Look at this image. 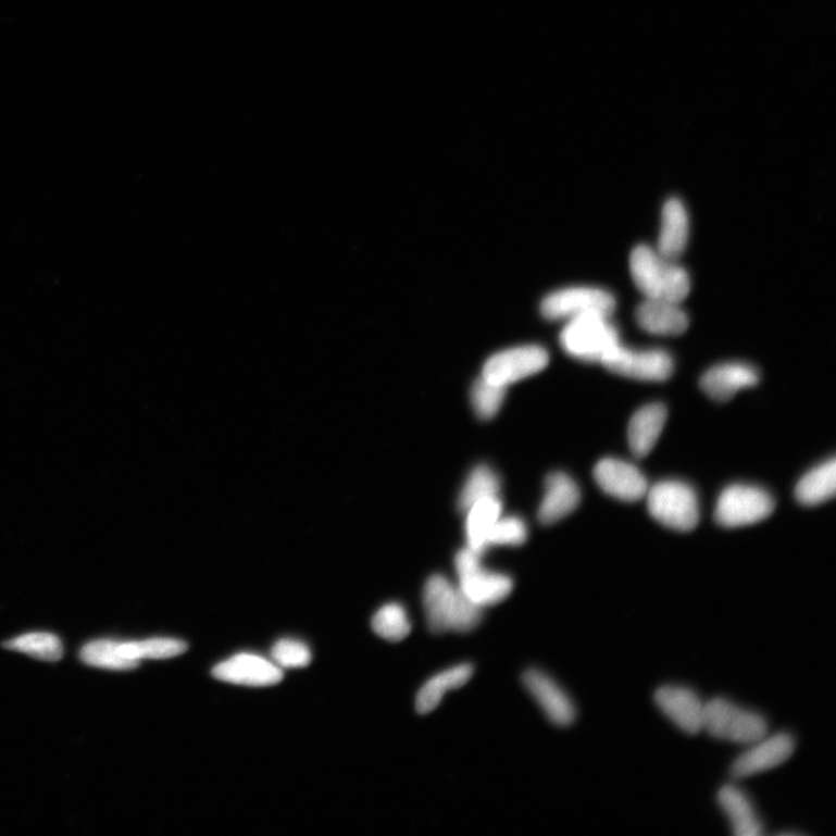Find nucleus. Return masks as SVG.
<instances>
[{
  "label": "nucleus",
  "mask_w": 836,
  "mask_h": 836,
  "mask_svg": "<svg viewBox=\"0 0 836 836\" xmlns=\"http://www.w3.org/2000/svg\"><path fill=\"white\" fill-rule=\"evenodd\" d=\"M549 362V352L538 346L508 349L489 358L484 366L483 377L508 388L541 372Z\"/></svg>",
  "instance_id": "nucleus-10"
},
{
  "label": "nucleus",
  "mask_w": 836,
  "mask_h": 836,
  "mask_svg": "<svg viewBox=\"0 0 836 836\" xmlns=\"http://www.w3.org/2000/svg\"><path fill=\"white\" fill-rule=\"evenodd\" d=\"M835 490L836 462L831 458L801 477L795 495L799 503L813 507L834 498Z\"/></svg>",
  "instance_id": "nucleus-24"
},
{
  "label": "nucleus",
  "mask_w": 836,
  "mask_h": 836,
  "mask_svg": "<svg viewBox=\"0 0 836 836\" xmlns=\"http://www.w3.org/2000/svg\"><path fill=\"white\" fill-rule=\"evenodd\" d=\"M501 479L497 472L487 465L476 466L459 494V509L465 513L476 502L500 497Z\"/></svg>",
  "instance_id": "nucleus-26"
},
{
  "label": "nucleus",
  "mask_w": 836,
  "mask_h": 836,
  "mask_svg": "<svg viewBox=\"0 0 836 836\" xmlns=\"http://www.w3.org/2000/svg\"><path fill=\"white\" fill-rule=\"evenodd\" d=\"M616 305V298L603 288L575 286L559 289L546 297L540 311L548 320L567 322L589 314L612 316Z\"/></svg>",
  "instance_id": "nucleus-7"
},
{
  "label": "nucleus",
  "mask_w": 836,
  "mask_h": 836,
  "mask_svg": "<svg viewBox=\"0 0 836 836\" xmlns=\"http://www.w3.org/2000/svg\"><path fill=\"white\" fill-rule=\"evenodd\" d=\"M80 660L92 667L109 671H133L140 663L129 660L124 651L122 641L100 639L85 645L80 651Z\"/></svg>",
  "instance_id": "nucleus-25"
},
{
  "label": "nucleus",
  "mask_w": 836,
  "mask_h": 836,
  "mask_svg": "<svg viewBox=\"0 0 836 836\" xmlns=\"http://www.w3.org/2000/svg\"><path fill=\"white\" fill-rule=\"evenodd\" d=\"M483 557L466 546L457 553L454 565L458 587L473 603L484 609L503 602L513 591L514 583L503 573L486 570Z\"/></svg>",
  "instance_id": "nucleus-5"
},
{
  "label": "nucleus",
  "mask_w": 836,
  "mask_h": 836,
  "mask_svg": "<svg viewBox=\"0 0 836 836\" xmlns=\"http://www.w3.org/2000/svg\"><path fill=\"white\" fill-rule=\"evenodd\" d=\"M4 647L48 662H57L63 657V645L60 638L48 633L26 634L7 641Z\"/></svg>",
  "instance_id": "nucleus-27"
},
{
  "label": "nucleus",
  "mask_w": 836,
  "mask_h": 836,
  "mask_svg": "<svg viewBox=\"0 0 836 836\" xmlns=\"http://www.w3.org/2000/svg\"><path fill=\"white\" fill-rule=\"evenodd\" d=\"M759 380V371L753 365L729 362L708 370L701 379V388L714 401L725 402L738 391L756 386Z\"/></svg>",
  "instance_id": "nucleus-16"
},
{
  "label": "nucleus",
  "mask_w": 836,
  "mask_h": 836,
  "mask_svg": "<svg viewBox=\"0 0 836 836\" xmlns=\"http://www.w3.org/2000/svg\"><path fill=\"white\" fill-rule=\"evenodd\" d=\"M523 684L554 725L570 726L575 721L572 699L550 676L531 670L524 673Z\"/></svg>",
  "instance_id": "nucleus-15"
},
{
  "label": "nucleus",
  "mask_w": 836,
  "mask_h": 836,
  "mask_svg": "<svg viewBox=\"0 0 836 836\" xmlns=\"http://www.w3.org/2000/svg\"><path fill=\"white\" fill-rule=\"evenodd\" d=\"M507 388L483 377L471 390V402L477 417L491 420L498 415L506 399Z\"/></svg>",
  "instance_id": "nucleus-30"
},
{
  "label": "nucleus",
  "mask_w": 836,
  "mask_h": 836,
  "mask_svg": "<svg viewBox=\"0 0 836 836\" xmlns=\"http://www.w3.org/2000/svg\"><path fill=\"white\" fill-rule=\"evenodd\" d=\"M594 476L597 485L611 498L623 502H637L646 497V477L635 465L615 458H606L596 465Z\"/></svg>",
  "instance_id": "nucleus-12"
},
{
  "label": "nucleus",
  "mask_w": 836,
  "mask_h": 836,
  "mask_svg": "<svg viewBox=\"0 0 836 836\" xmlns=\"http://www.w3.org/2000/svg\"><path fill=\"white\" fill-rule=\"evenodd\" d=\"M667 416V408L661 403L640 408L628 423L627 440L631 452L637 458L650 454L662 435Z\"/></svg>",
  "instance_id": "nucleus-20"
},
{
  "label": "nucleus",
  "mask_w": 836,
  "mask_h": 836,
  "mask_svg": "<svg viewBox=\"0 0 836 836\" xmlns=\"http://www.w3.org/2000/svg\"><path fill=\"white\" fill-rule=\"evenodd\" d=\"M645 498L652 517L673 531L688 533L699 522L698 498L686 483L660 482L648 488Z\"/></svg>",
  "instance_id": "nucleus-6"
},
{
  "label": "nucleus",
  "mask_w": 836,
  "mask_h": 836,
  "mask_svg": "<svg viewBox=\"0 0 836 836\" xmlns=\"http://www.w3.org/2000/svg\"><path fill=\"white\" fill-rule=\"evenodd\" d=\"M502 509L501 498L495 497L476 502L465 511V533L469 548L485 554L488 550V535L495 522L502 516Z\"/></svg>",
  "instance_id": "nucleus-22"
},
{
  "label": "nucleus",
  "mask_w": 836,
  "mask_h": 836,
  "mask_svg": "<svg viewBox=\"0 0 836 836\" xmlns=\"http://www.w3.org/2000/svg\"><path fill=\"white\" fill-rule=\"evenodd\" d=\"M654 702L669 719L688 735L703 729L704 706L702 699L690 688L662 686L654 694Z\"/></svg>",
  "instance_id": "nucleus-13"
},
{
  "label": "nucleus",
  "mask_w": 836,
  "mask_h": 836,
  "mask_svg": "<svg viewBox=\"0 0 836 836\" xmlns=\"http://www.w3.org/2000/svg\"><path fill=\"white\" fill-rule=\"evenodd\" d=\"M272 658L283 669H304L312 661L310 647L305 644L292 640H279L272 648Z\"/></svg>",
  "instance_id": "nucleus-32"
},
{
  "label": "nucleus",
  "mask_w": 836,
  "mask_h": 836,
  "mask_svg": "<svg viewBox=\"0 0 836 836\" xmlns=\"http://www.w3.org/2000/svg\"><path fill=\"white\" fill-rule=\"evenodd\" d=\"M703 729L715 739L753 745L766 736L768 723L760 713L716 697L704 706Z\"/></svg>",
  "instance_id": "nucleus-4"
},
{
  "label": "nucleus",
  "mask_w": 836,
  "mask_h": 836,
  "mask_svg": "<svg viewBox=\"0 0 836 836\" xmlns=\"http://www.w3.org/2000/svg\"><path fill=\"white\" fill-rule=\"evenodd\" d=\"M796 740L790 733L781 732L775 736L754 743L732 763V778L740 779L773 770L786 762L795 752Z\"/></svg>",
  "instance_id": "nucleus-11"
},
{
  "label": "nucleus",
  "mask_w": 836,
  "mask_h": 836,
  "mask_svg": "<svg viewBox=\"0 0 836 836\" xmlns=\"http://www.w3.org/2000/svg\"><path fill=\"white\" fill-rule=\"evenodd\" d=\"M125 656L140 663L145 659H170L186 652L187 645L172 638H151L142 641H122Z\"/></svg>",
  "instance_id": "nucleus-28"
},
{
  "label": "nucleus",
  "mask_w": 836,
  "mask_h": 836,
  "mask_svg": "<svg viewBox=\"0 0 836 836\" xmlns=\"http://www.w3.org/2000/svg\"><path fill=\"white\" fill-rule=\"evenodd\" d=\"M423 607L432 633H471L483 620V608L442 575H433L423 590Z\"/></svg>",
  "instance_id": "nucleus-1"
},
{
  "label": "nucleus",
  "mask_w": 836,
  "mask_h": 836,
  "mask_svg": "<svg viewBox=\"0 0 836 836\" xmlns=\"http://www.w3.org/2000/svg\"><path fill=\"white\" fill-rule=\"evenodd\" d=\"M690 235L689 214L678 198L664 202L657 250L665 259L677 261L685 252Z\"/></svg>",
  "instance_id": "nucleus-19"
},
{
  "label": "nucleus",
  "mask_w": 836,
  "mask_h": 836,
  "mask_svg": "<svg viewBox=\"0 0 836 836\" xmlns=\"http://www.w3.org/2000/svg\"><path fill=\"white\" fill-rule=\"evenodd\" d=\"M716 800L727 815L733 833L738 836H758L763 833L752 801L741 789L727 784L720 790Z\"/></svg>",
  "instance_id": "nucleus-21"
},
{
  "label": "nucleus",
  "mask_w": 836,
  "mask_h": 836,
  "mask_svg": "<svg viewBox=\"0 0 836 836\" xmlns=\"http://www.w3.org/2000/svg\"><path fill=\"white\" fill-rule=\"evenodd\" d=\"M213 676L234 685L269 687L279 684L283 672L262 657L244 653L215 665Z\"/></svg>",
  "instance_id": "nucleus-14"
},
{
  "label": "nucleus",
  "mask_w": 836,
  "mask_h": 836,
  "mask_svg": "<svg viewBox=\"0 0 836 836\" xmlns=\"http://www.w3.org/2000/svg\"><path fill=\"white\" fill-rule=\"evenodd\" d=\"M629 272L645 299L681 303L689 296L691 283L686 269L652 247L642 245L631 252Z\"/></svg>",
  "instance_id": "nucleus-2"
},
{
  "label": "nucleus",
  "mask_w": 836,
  "mask_h": 836,
  "mask_svg": "<svg viewBox=\"0 0 836 836\" xmlns=\"http://www.w3.org/2000/svg\"><path fill=\"white\" fill-rule=\"evenodd\" d=\"M775 500L766 490L750 485H732L721 494L714 517L725 527H741L773 514Z\"/></svg>",
  "instance_id": "nucleus-8"
},
{
  "label": "nucleus",
  "mask_w": 836,
  "mask_h": 836,
  "mask_svg": "<svg viewBox=\"0 0 836 836\" xmlns=\"http://www.w3.org/2000/svg\"><path fill=\"white\" fill-rule=\"evenodd\" d=\"M473 671L472 664L463 663L431 678L417 694V712L425 714L434 711L446 692L462 688L467 684L473 675Z\"/></svg>",
  "instance_id": "nucleus-23"
},
{
  "label": "nucleus",
  "mask_w": 836,
  "mask_h": 836,
  "mask_svg": "<svg viewBox=\"0 0 836 836\" xmlns=\"http://www.w3.org/2000/svg\"><path fill=\"white\" fill-rule=\"evenodd\" d=\"M582 500V491L566 473L556 472L546 477L544 498L538 517L542 524L550 525L567 517Z\"/></svg>",
  "instance_id": "nucleus-17"
},
{
  "label": "nucleus",
  "mask_w": 836,
  "mask_h": 836,
  "mask_svg": "<svg viewBox=\"0 0 836 836\" xmlns=\"http://www.w3.org/2000/svg\"><path fill=\"white\" fill-rule=\"evenodd\" d=\"M610 372L628 379L662 383L672 377L674 360L670 352L658 349H635L621 345L602 364Z\"/></svg>",
  "instance_id": "nucleus-9"
},
{
  "label": "nucleus",
  "mask_w": 836,
  "mask_h": 836,
  "mask_svg": "<svg viewBox=\"0 0 836 836\" xmlns=\"http://www.w3.org/2000/svg\"><path fill=\"white\" fill-rule=\"evenodd\" d=\"M636 320L642 330L657 336H679L689 327L681 303L667 300L645 299L638 305Z\"/></svg>",
  "instance_id": "nucleus-18"
},
{
  "label": "nucleus",
  "mask_w": 836,
  "mask_h": 836,
  "mask_svg": "<svg viewBox=\"0 0 836 836\" xmlns=\"http://www.w3.org/2000/svg\"><path fill=\"white\" fill-rule=\"evenodd\" d=\"M372 627L379 637L394 642L403 640L412 631L407 611L399 603L382 607L372 620Z\"/></svg>",
  "instance_id": "nucleus-29"
},
{
  "label": "nucleus",
  "mask_w": 836,
  "mask_h": 836,
  "mask_svg": "<svg viewBox=\"0 0 836 836\" xmlns=\"http://www.w3.org/2000/svg\"><path fill=\"white\" fill-rule=\"evenodd\" d=\"M527 525L519 516H501L487 538V548L490 546H520L527 539Z\"/></svg>",
  "instance_id": "nucleus-31"
},
{
  "label": "nucleus",
  "mask_w": 836,
  "mask_h": 836,
  "mask_svg": "<svg viewBox=\"0 0 836 836\" xmlns=\"http://www.w3.org/2000/svg\"><path fill=\"white\" fill-rule=\"evenodd\" d=\"M560 344L577 361L603 364L621 345V336L611 316L589 314L566 322Z\"/></svg>",
  "instance_id": "nucleus-3"
}]
</instances>
